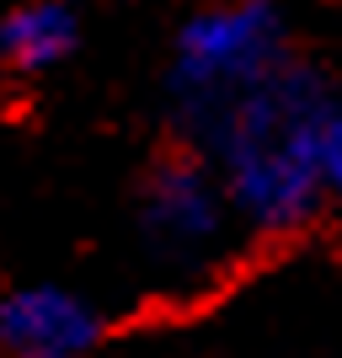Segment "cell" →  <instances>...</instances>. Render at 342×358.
I'll list each match as a JSON object with an SVG mask.
<instances>
[{"label": "cell", "mask_w": 342, "mask_h": 358, "mask_svg": "<svg viewBox=\"0 0 342 358\" xmlns=\"http://www.w3.org/2000/svg\"><path fill=\"white\" fill-rule=\"evenodd\" d=\"M107 315L70 284H16L0 294V358H97Z\"/></svg>", "instance_id": "4"}, {"label": "cell", "mask_w": 342, "mask_h": 358, "mask_svg": "<svg viewBox=\"0 0 342 358\" xmlns=\"http://www.w3.org/2000/svg\"><path fill=\"white\" fill-rule=\"evenodd\" d=\"M294 64L289 22L273 0H214L182 16L166 54V102L182 134L204 139L252 91Z\"/></svg>", "instance_id": "2"}, {"label": "cell", "mask_w": 342, "mask_h": 358, "mask_svg": "<svg viewBox=\"0 0 342 358\" xmlns=\"http://www.w3.org/2000/svg\"><path fill=\"white\" fill-rule=\"evenodd\" d=\"M321 171H327V203L342 209V96L332 102L327 118V150H321Z\"/></svg>", "instance_id": "6"}, {"label": "cell", "mask_w": 342, "mask_h": 358, "mask_svg": "<svg viewBox=\"0 0 342 358\" xmlns=\"http://www.w3.org/2000/svg\"><path fill=\"white\" fill-rule=\"evenodd\" d=\"M332 96L305 64H289L278 80L230 107L204 139V155L220 171L241 230L257 236H294L327 209V118Z\"/></svg>", "instance_id": "1"}, {"label": "cell", "mask_w": 342, "mask_h": 358, "mask_svg": "<svg viewBox=\"0 0 342 358\" xmlns=\"http://www.w3.org/2000/svg\"><path fill=\"white\" fill-rule=\"evenodd\" d=\"M241 230L230 193H225L220 171L198 155L177 150L145 171L134 193V236L139 252L161 273H204L230 252V236Z\"/></svg>", "instance_id": "3"}, {"label": "cell", "mask_w": 342, "mask_h": 358, "mask_svg": "<svg viewBox=\"0 0 342 358\" xmlns=\"http://www.w3.org/2000/svg\"><path fill=\"white\" fill-rule=\"evenodd\" d=\"M80 6L75 0H16L0 16V64L11 75H54L80 48Z\"/></svg>", "instance_id": "5"}]
</instances>
